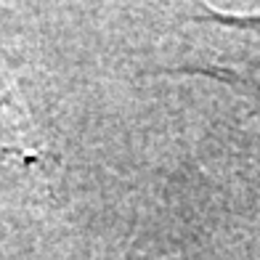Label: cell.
<instances>
[{"mask_svg": "<svg viewBox=\"0 0 260 260\" xmlns=\"http://www.w3.org/2000/svg\"><path fill=\"white\" fill-rule=\"evenodd\" d=\"M0 141L11 154L24 162H40L45 154L40 130L32 122L29 109L21 99L19 80L11 72L3 51H0Z\"/></svg>", "mask_w": 260, "mask_h": 260, "instance_id": "obj_1", "label": "cell"}]
</instances>
